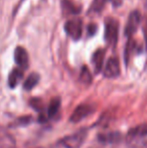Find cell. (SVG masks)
Listing matches in <instances>:
<instances>
[{
    "label": "cell",
    "mask_w": 147,
    "mask_h": 148,
    "mask_svg": "<svg viewBox=\"0 0 147 148\" xmlns=\"http://www.w3.org/2000/svg\"><path fill=\"white\" fill-rule=\"evenodd\" d=\"M140 20H141V14L139 11H133L130 13L125 27V33L127 36H132L135 33L140 24Z\"/></svg>",
    "instance_id": "5b68a950"
},
{
    "label": "cell",
    "mask_w": 147,
    "mask_h": 148,
    "mask_svg": "<svg viewBox=\"0 0 147 148\" xmlns=\"http://www.w3.org/2000/svg\"><path fill=\"white\" fill-rule=\"evenodd\" d=\"M80 81L81 83H83L86 86H88V85H90L92 83L93 81L92 75H91L90 70H89L87 66H84L82 68V71H81V74H80Z\"/></svg>",
    "instance_id": "2e32d148"
},
{
    "label": "cell",
    "mask_w": 147,
    "mask_h": 148,
    "mask_svg": "<svg viewBox=\"0 0 147 148\" xmlns=\"http://www.w3.org/2000/svg\"><path fill=\"white\" fill-rule=\"evenodd\" d=\"M14 60L17 66L22 70H26L28 68L29 60H28V53L23 47H17L14 51Z\"/></svg>",
    "instance_id": "ba28073f"
},
{
    "label": "cell",
    "mask_w": 147,
    "mask_h": 148,
    "mask_svg": "<svg viewBox=\"0 0 147 148\" xmlns=\"http://www.w3.org/2000/svg\"><path fill=\"white\" fill-rule=\"evenodd\" d=\"M39 78H40V77H39L38 74H36V73H31V74L27 77V79H26L25 82H24V84H23L24 90L30 91V90L34 89V87L38 84Z\"/></svg>",
    "instance_id": "9a60e30c"
},
{
    "label": "cell",
    "mask_w": 147,
    "mask_h": 148,
    "mask_svg": "<svg viewBox=\"0 0 147 148\" xmlns=\"http://www.w3.org/2000/svg\"><path fill=\"white\" fill-rule=\"evenodd\" d=\"M62 9H63L64 15L70 16L79 14L82 8L79 4L75 3L73 0H63L62 1Z\"/></svg>",
    "instance_id": "9c48e42d"
},
{
    "label": "cell",
    "mask_w": 147,
    "mask_h": 148,
    "mask_svg": "<svg viewBox=\"0 0 147 148\" xmlns=\"http://www.w3.org/2000/svg\"><path fill=\"white\" fill-rule=\"evenodd\" d=\"M94 112H95V107L91 105V104H81V105H79L74 110L70 120L73 123H78L80 121H82L83 119L90 116Z\"/></svg>",
    "instance_id": "277c9868"
},
{
    "label": "cell",
    "mask_w": 147,
    "mask_h": 148,
    "mask_svg": "<svg viewBox=\"0 0 147 148\" xmlns=\"http://www.w3.org/2000/svg\"><path fill=\"white\" fill-rule=\"evenodd\" d=\"M147 135V123L141 124L139 126L132 128L129 130L127 134V142H133V141H138L142 140L143 137H145Z\"/></svg>",
    "instance_id": "52a82bcc"
},
{
    "label": "cell",
    "mask_w": 147,
    "mask_h": 148,
    "mask_svg": "<svg viewBox=\"0 0 147 148\" xmlns=\"http://www.w3.org/2000/svg\"><path fill=\"white\" fill-rule=\"evenodd\" d=\"M104 58H105V49H99L93 53L92 57V62L94 64L95 68V73L98 74L101 72L103 66V62H104Z\"/></svg>",
    "instance_id": "8fae6325"
},
{
    "label": "cell",
    "mask_w": 147,
    "mask_h": 148,
    "mask_svg": "<svg viewBox=\"0 0 147 148\" xmlns=\"http://www.w3.org/2000/svg\"><path fill=\"white\" fill-rule=\"evenodd\" d=\"M107 1H108V0H94L92 5L90 6L89 12L96 13V12L102 11V9L104 8V6H105V4L107 3Z\"/></svg>",
    "instance_id": "e0dca14e"
},
{
    "label": "cell",
    "mask_w": 147,
    "mask_h": 148,
    "mask_svg": "<svg viewBox=\"0 0 147 148\" xmlns=\"http://www.w3.org/2000/svg\"><path fill=\"white\" fill-rule=\"evenodd\" d=\"M32 122V116H23V117H19L16 121H14V123L12 125L14 126L12 127H17V126H26L29 123Z\"/></svg>",
    "instance_id": "d6986e66"
},
{
    "label": "cell",
    "mask_w": 147,
    "mask_h": 148,
    "mask_svg": "<svg viewBox=\"0 0 147 148\" xmlns=\"http://www.w3.org/2000/svg\"><path fill=\"white\" fill-rule=\"evenodd\" d=\"M87 134H88V129H81L78 132L61 139L59 144L63 145L65 148H80L84 143Z\"/></svg>",
    "instance_id": "6da1fadb"
},
{
    "label": "cell",
    "mask_w": 147,
    "mask_h": 148,
    "mask_svg": "<svg viewBox=\"0 0 147 148\" xmlns=\"http://www.w3.org/2000/svg\"><path fill=\"white\" fill-rule=\"evenodd\" d=\"M29 105L34 108L36 111L39 112V113H43V102L40 98H32L29 101Z\"/></svg>",
    "instance_id": "ac0fdd59"
},
{
    "label": "cell",
    "mask_w": 147,
    "mask_h": 148,
    "mask_svg": "<svg viewBox=\"0 0 147 148\" xmlns=\"http://www.w3.org/2000/svg\"><path fill=\"white\" fill-rule=\"evenodd\" d=\"M23 78V70L20 68L13 69L8 77V85L11 89L15 88Z\"/></svg>",
    "instance_id": "7c38bea8"
},
{
    "label": "cell",
    "mask_w": 147,
    "mask_h": 148,
    "mask_svg": "<svg viewBox=\"0 0 147 148\" xmlns=\"http://www.w3.org/2000/svg\"><path fill=\"white\" fill-rule=\"evenodd\" d=\"M0 148H16L14 137L2 127H0Z\"/></svg>",
    "instance_id": "30bf717a"
},
{
    "label": "cell",
    "mask_w": 147,
    "mask_h": 148,
    "mask_svg": "<svg viewBox=\"0 0 147 148\" xmlns=\"http://www.w3.org/2000/svg\"><path fill=\"white\" fill-rule=\"evenodd\" d=\"M65 30L68 33V35H70L75 40L80 39L83 33L82 20L79 18H72V19L68 20L65 24Z\"/></svg>",
    "instance_id": "3957f363"
},
{
    "label": "cell",
    "mask_w": 147,
    "mask_h": 148,
    "mask_svg": "<svg viewBox=\"0 0 147 148\" xmlns=\"http://www.w3.org/2000/svg\"><path fill=\"white\" fill-rule=\"evenodd\" d=\"M120 75V62L117 58H111L107 62L104 69V76L106 78H116Z\"/></svg>",
    "instance_id": "8992f818"
},
{
    "label": "cell",
    "mask_w": 147,
    "mask_h": 148,
    "mask_svg": "<svg viewBox=\"0 0 147 148\" xmlns=\"http://www.w3.org/2000/svg\"><path fill=\"white\" fill-rule=\"evenodd\" d=\"M118 32H119V25L118 21L113 18H109L105 22V40L109 45L115 47L118 40Z\"/></svg>",
    "instance_id": "7a4b0ae2"
},
{
    "label": "cell",
    "mask_w": 147,
    "mask_h": 148,
    "mask_svg": "<svg viewBox=\"0 0 147 148\" xmlns=\"http://www.w3.org/2000/svg\"><path fill=\"white\" fill-rule=\"evenodd\" d=\"M96 29H97V27H96V25L95 24H90L89 25V27H88V30H89V34H94L95 32H96Z\"/></svg>",
    "instance_id": "ffe728a7"
},
{
    "label": "cell",
    "mask_w": 147,
    "mask_h": 148,
    "mask_svg": "<svg viewBox=\"0 0 147 148\" xmlns=\"http://www.w3.org/2000/svg\"><path fill=\"white\" fill-rule=\"evenodd\" d=\"M59 108H61V98L55 97L51 100V103L47 108V117L53 118L59 112Z\"/></svg>",
    "instance_id": "4fadbf2b"
},
{
    "label": "cell",
    "mask_w": 147,
    "mask_h": 148,
    "mask_svg": "<svg viewBox=\"0 0 147 148\" xmlns=\"http://www.w3.org/2000/svg\"><path fill=\"white\" fill-rule=\"evenodd\" d=\"M98 138L103 143H115L121 139V134L119 132H109L105 134H100Z\"/></svg>",
    "instance_id": "5bb4252c"
}]
</instances>
